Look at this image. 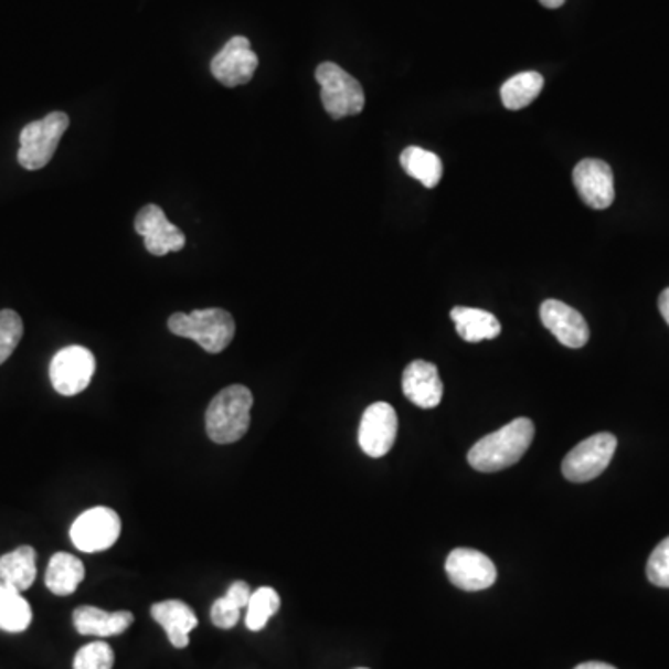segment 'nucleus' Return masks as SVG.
Segmentation results:
<instances>
[{
    "label": "nucleus",
    "instance_id": "1",
    "mask_svg": "<svg viewBox=\"0 0 669 669\" xmlns=\"http://www.w3.org/2000/svg\"><path fill=\"white\" fill-rule=\"evenodd\" d=\"M534 423L530 418H516L495 434L481 437L469 450V465L480 472H499L523 458L534 440Z\"/></svg>",
    "mask_w": 669,
    "mask_h": 669
},
{
    "label": "nucleus",
    "instance_id": "2",
    "mask_svg": "<svg viewBox=\"0 0 669 669\" xmlns=\"http://www.w3.org/2000/svg\"><path fill=\"white\" fill-rule=\"evenodd\" d=\"M253 394L246 385H230L212 399L205 415L206 434L217 445H231L246 435Z\"/></svg>",
    "mask_w": 669,
    "mask_h": 669
},
{
    "label": "nucleus",
    "instance_id": "3",
    "mask_svg": "<svg viewBox=\"0 0 669 669\" xmlns=\"http://www.w3.org/2000/svg\"><path fill=\"white\" fill-rule=\"evenodd\" d=\"M171 333L198 342L205 352L220 353L235 337V320L225 309H198L176 312L168 320Z\"/></svg>",
    "mask_w": 669,
    "mask_h": 669
},
{
    "label": "nucleus",
    "instance_id": "4",
    "mask_svg": "<svg viewBox=\"0 0 669 669\" xmlns=\"http://www.w3.org/2000/svg\"><path fill=\"white\" fill-rule=\"evenodd\" d=\"M67 127L70 116L64 112H51L45 118L26 125L19 136V164L30 171L45 168L56 153Z\"/></svg>",
    "mask_w": 669,
    "mask_h": 669
},
{
    "label": "nucleus",
    "instance_id": "5",
    "mask_svg": "<svg viewBox=\"0 0 669 669\" xmlns=\"http://www.w3.org/2000/svg\"><path fill=\"white\" fill-rule=\"evenodd\" d=\"M315 77L320 84L323 110L328 112L331 118L342 119L363 110V86L359 84L358 78L342 70L341 65L323 62L318 65Z\"/></svg>",
    "mask_w": 669,
    "mask_h": 669
},
{
    "label": "nucleus",
    "instance_id": "6",
    "mask_svg": "<svg viewBox=\"0 0 669 669\" xmlns=\"http://www.w3.org/2000/svg\"><path fill=\"white\" fill-rule=\"evenodd\" d=\"M617 439L612 434H595L578 445L565 456L562 461V472L565 478L575 484L593 480L605 472L616 453Z\"/></svg>",
    "mask_w": 669,
    "mask_h": 669
},
{
    "label": "nucleus",
    "instance_id": "7",
    "mask_svg": "<svg viewBox=\"0 0 669 669\" xmlns=\"http://www.w3.org/2000/svg\"><path fill=\"white\" fill-rule=\"evenodd\" d=\"M121 534V519L116 511L97 506L84 511L71 527L73 545L83 552H100L110 549Z\"/></svg>",
    "mask_w": 669,
    "mask_h": 669
},
{
    "label": "nucleus",
    "instance_id": "8",
    "mask_svg": "<svg viewBox=\"0 0 669 669\" xmlns=\"http://www.w3.org/2000/svg\"><path fill=\"white\" fill-rule=\"evenodd\" d=\"M95 372L94 353L84 347L62 348L49 367L54 391L62 396H75L88 387Z\"/></svg>",
    "mask_w": 669,
    "mask_h": 669
},
{
    "label": "nucleus",
    "instance_id": "9",
    "mask_svg": "<svg viewBox=\"0 0 669 669\" xmlns=\"http://www.w3.org/2000/svg\"><path fill=\"white\" fill-rule=\"evenodd\" d=\"M399 434V417L387 402L369 405L359 424V446L370 458H383L391 453Z\"/></svg>",
    "mask_w": 669,
    "mask_h": 669
},
{
    "label": "nucleus",
    "instance_id": "10",
    "mask_svg": "<svg viewBox=\"0 0 669 669\" xmlns=\"http://www.w3.org/2000/svg\"><path fill=\"white\" fill-rule=\"evenodd\" d=\"M445 571L454 586L464 592H481L497 581L493 562L475 549H454L446 558Z\"/></svg>",
    "mask_w": 669,
    "mask_h": 669
},
{
    "label": "nucleus",
    "instance_id": "11",
    "mask_svg": "<svg viewBox=\"0 0 669 669\" xmlns=\"http://www.w3.org/2000/svg\"><path fill=\"white\" fill-rule=\"evenodd\" d=\"M257 65V54L253 53L249 40L244 35H235L212 59L211 73L217 83H222L227 88H236L252 81Z\"/></svg>",
    "mask_w": 669,
    "mask_h": 669
},
{
    "label": "nucleus",
    "instance_id": "12",
    "mask_svg": "<svg viewBox=\"0 0 669 669\" xmlns=\"http://www.w3.org/2000/svg\"><path fill=\"white\" fill-rule=\"evenodd\" d=\"M135 230L138 235L144 236L147 252L157 257L170 252H181L187 244L184 233L173 225L164 211L157 205L141 206V211L136 214Z\"/></svg>",
    "mask_w": 669,
    "mask_h": 669
},
{
    "label": "nucleus",
    "instance_id": "13",
    "mask_svg": "<svg viewBox=\"0 0 669 669\" xmlns=\"http://www.w3.org/2000/svg\"><path fill=\"white\" fill-rule=\"evenodd\" d=\"M573 182L581 200L592 209L603 211L616 200L614 173L605 160L584 159L573 170Z\"/></svg>",
    "mask_w": 669,
    "mask_h": 669
},
{
    "label": "nucleus",
    "instance_id": "14",
    "mask_svg": "<svg viewBox=\"0 0 669 669\" xmlns=\"http://www.w3.org/2000/svg\"><path fill=\"white\" fill-rule=\"evenodd\" d=\"M541 322L551 331L558 341L567 348L586 347L590 341V328L581 312L564 301L546 300L541 304Z\"/></svg>",
    "mask_w": 669,
    "mask_h": 669
},
{
    "label": "nucleus",
    "instance_id": "15",
    "mask_svg": "<svg viewBox=\"0 0 669 669\" xmlns=\"http://www.w3.org/2000/svg\"><path fill=\"white\" fill-rule=\"evenodd\" d=\"M402 391L405 399L423 410H432L440 404L443 399V382L439 370L428 361H413L407 364L402 376Z\"/></svg>",
    "mask_w": 669,
    "mask_h": 669
},
{
    "label": "nucleus",
    "instance_id": "16",
    "mask_svg": "<svg viewBox=\"0 0 669 669\" xmlns=\"http://www.w3.org/2000/svg\"><path fill=\"white\" fill-rule=\"evenodd\" d=\"M132 622L135 616L127 610L106 612L95 606H78L77 610L73 612V625L78 635L83 636L108 638L124 635Z\"/></svg>",
    "mask_w": 669,
    "mask_h": 669
},
{
    "label": "nucleus",
    "instance_id": "17",
    "mask_svg": "<svg viewBox=\"0 0 669 669\" xmlns=\"http://www.w3.org/2000/svg\"><path fill=\"white\" fill-rule=\"evenodd\" d=\"M151 616L164 628L171 646L184 649L189 646V636L198 627V616L187 603L170 599L151 606Z\"/></svg>",
    "mask_w": 669,
    "mask_h": 669
},
{
    "label": "nucleus",
    "instance_id": "18",
    "mask_svg": "<svg viewBox=\"0 0 669 669\" xmlns=\"http://www.w3.org/2000/svg\"><path fill=\"white\" fill-rule=\"evenodd\" d=\"M456 331L467 342L491 341L497 339L500 331V322L495 315L472 307H454L450 312Z\"/></svg>",
    "mask_w": 669,
    "mask_h": 669
},
{
    "label": "nucleus",
    "instance_id": "19",
    "mask_svg": "<svg viewBox=\"0 0 669 669\" xmlns=\"http://www.w3.org/2000/svg\"><path fill=\"white\" fill-rule=\"evenodd\" d=\"M84 575H86L84 564L77 556L67 554V552H56L49 562L45 584H47L49 592L65 597V595L77 592V587L84 581Z\"/></svg>",
    "mask_w": 669,
    "mask_h": 669
},
{
    "label": "nucleus",
    "instance_id": "20",
    "mask_svg": "<svg viewBox=\"0 0 669 669\" xmlns=\"http://www.w3.org/2000/svg\"><path fill=\"white\" fill-rule=\"evenodd\" d=\"M38 567H35V551L32 546H19L0 558V581L12 586L18 592H26L34 584Z\"/></svg>",
    "mask_w": 669,
    "mask_h": 669
},
{
    "label": "nucleus",
    "instance_id": "21",
    "mask_svg": "<svg viewBox=\"0 0 669 669\" xmlns=\"http://www.w3.org/2000/svg\"><path fill=\"white\" fill-rule=\"evenodd\" d=\"M400 164L407 176L423 182L426 189H435L443 177V162L439 157L423 147H405L400 155Z\"/></svg>",
    "mask_w": 669,
    "mask_h": 669
},
{
    "label": "nucleus",
    "instance_id": "22",
    "mask_svg": "<svg viewBox=\"0 0 669 669\" xmlns=\"http://www.w3.org/2000/svg\"><path fill=\"white\" fill-rule=\"evenodd\" d=\"M32 623V608L21 592L0 581V630L24 633Z\"/></svg>",
    "mask_w": 669,
    "mask_h": 669
},
{
    "label": "nucleus",
    "instance_id": "23",
    "mask_svg": "<svg viewBox=\"0 0 669 669\" xmlns=\"http://www.w3.org/2000/svg\"><path fill=\"white\" fill-rule=\"evenodd\" d=\"M543 77L535 71H524L519 73L516 77H511L510 81H506L500 88V97H502V105L508 110H521L532 103V100L541 94L543 89Z\"/></svg>",
    "mask_w": 669,
    "mask_h": 669
},
{
    "label": "nucleus",
    "instance_id": "24",
    "mask_svg": "<svg viewBox=\"0 0 669 669\" xmlns=\"http://www.w3.org/2000/svg\"><path fill=\"white\" fill-rule=\"evenodd\" d=\"M282 606V599L274 587H258L252 593V599L247 603L246 627L253 633H258L276 616Z\"/></svg>",
    "mask_w": 669,
    "mask_h": 669
},
{
    "label": "nucleus",
    "instance_id": "25",
    "mask_svg": "<svg viewBox=\"0 0 669 669\" xmlns=\"http://www.w3.org/2000/svg\"><path fill=\"white\" fill-rule=\"evenodd\" d=\"M23 320L12 309L0 311V364L7 363L23 339Z\"/></svg>",
    "mask_w": 669,
    "mask_h": 669
},
{
    "label": "nucleus",
    "instance_id": "26",
    "mask_svg": "<svg viewBox=\"0 0 669 669\" xmlns=\"http://www.w3.org/2000/svg\"><path fill=\"white\" fill-rule=\"evenodd\" d=\"M114 651L106 641H92L78 649L73 660V669H112Z\"/></svg>",
    "mask_w": 669,
    "mask_h": 669
},
{
    "label": "nucleus",
    "instance_id": "27",
    "mask_svg": "<svg viewBox=\"0 0 669 669\" xmlns=\"http://www.w3.org/2000/svg\"><path fill=\"white\" fill-rule=\"evenodd\" d=\"M647 578L658 587H669V535L660 541L647 562Z\"/></svg>",
    "mask_w": 669,
    "mask_h": 669
},
{
    "label": "nucleus",
    "instance_id": "28",
    "mask_svg": "<svg viewBox=\"0 0 669 669\" xmlns=\"http://www.w3.org/2000/svg\"><path fill=\"white\" fill-rule=\"evenodd\" d=\"M211 619L217 628L230 630L241 619V608L223 595L220 599L214 601L211 608Z\"/></svg>",
    "mask_w": 669,
    "mask_h": 669
},
{
    "label": "nucleus",
    "instance_id": "29",
    "mask_svg": "<svg viewBox=\"0 0 669 669\" xmlns=\"http://www.w3.org/2000/svg\"><path fill=\"white\" fill-rule=\"evenodd\" d=\"M252 587L247 586L244 581H236L231 584L230 590L225 593L227 599L233 601L238 608H247V603L252 599Z\"/></svg>",
    "mask_w": 669,
    "mask_h": 669
},
{
    "label": "nucleus",
    "instance_id": "30",
    "mask_svg": "<svg viewBox=\"0 0 669 669\" xmlns=\"http://www.w3.org/2000/svg\"><path fill=\"white\" fill-rule=\"evenodd\" d=\"M658 309H660L663 320H666L669 326V288H666V290L660 294V298H658Z\"/></svg>",
    "mask_w": 669,
    "mask_h": 669
},
{
    "label": "nucleus",
    "instance_id": "31",
    "mask_svg": "<svg viewBox=\"0 0 669 669\" xmlns=\"http://www.w3.org/2000/svg\"><path fill=\"white\" fill-rule=\"evenodd\" d=\"M575 669H616L610 663L605 662H584L581 666H576Z\"/></svg>",
    "mask_w": 669,
    "mask_h": 669
},
{
    "label": "nucleus",
    "instance_id": "32",
    "mask_svg": "<svg viewBox=\"0 0 669 669\" xmlns=\"http://www.w3.org/2000/svg\"><path fill=\"white\" fill-rule=\"evenodd\" d=\"M541 4L545 8H551V10H556V8L564 7L565 0H540Z\"/></svg>",
    "mask_w": 669,
    "mask_h": 669
},
{
    "label": "nucleus",
    "instance_id": "33",
    "mask_svg": "<svg viewBox=\"0 0 669 669\" xmlns=\"http://www.w3.org/2000/svg\"><path fill=\"white\" fill-rule=\"evenodd\" d=\"M361 669H364V668H361Z\"/></svg>",
    "mask_w": 669,
    "mask_h": 669
}]
</instances>
